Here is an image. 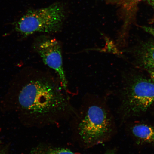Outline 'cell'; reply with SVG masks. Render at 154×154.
<instances>
[{
	"label": "cell",
	"mask_w": 154,
	"mask_h": 154,
	"mask_svg": "<svg viewBox=\"0 0 154 154\" xmlns=\"http://www.w3.org/2000/svg\"><path fill=\"white\" fill-rule=\"evenodd\" d=\"M117 1L120 2V3H122L123 5H126L137 2L140 0H117Z\"/></svg>",
	"instance_id": "obj_10"
},
{
	"label": "cell",
	"mask_w": 154,
	"mask_h": 154,
	"mask_svg": "<svg viewBox=\"0 0 154 154\" xmlns=\"http://www.w3.org/2000/svg\"><path fill=\"white\" fill-rule=\"evenodd\" d=\"M154 102V82L140 78L131 86L126 102L129 112L138 114L147 111Z\"/></svg>",
	"instance_id": "obj_4"
},
{
	"label": "cell",
	"mask_w": 154,
	"mask_h": 154,
	"mask_svg": "<svg viewBox=\"0 0 154 154\" xmlns=\"http://www.w3.org/2000/svg\"><path fill=\"white\" fill-rule=\"evenodd\" d=\"M64 18L62 7L56 4L44 8L29 10L16 23L15 28L25 36L38 32L53 33L61 28Z\"/></svg>",
	"instance_id": "obj_3"
},
{
	"label": "cell",
	"mask_w": 154,
	"mask_h": 154,
	"mask_svg": "<svg viewBox=\"0 0 154 154\" xmlns=\"http://www.w3.org/2000/svg\"><path fill=\"white\" fill-rule=\"evenodd\" d=\"M148 2L154 11V0H148Z\"/></svg>",
	"instance_id": "obj_12"
},
{
	"label": "cell",
	"mask_w": 154,
	"mask_h": 154,
	"mask_svg": "<svg viewBox=\"0 0 154 154\" xmlns=\"http://www.w3.org/2000/svg\"><path fill=\"white\" fill-rule=\"evenodd\" d=\"M134 137L140 142L151 143L154 142V127L144 124H138L132 128Z\"/></svg>",
	"instance_id": "obj_6"
},
{
	"label": "cell",
	"mask_w": 154,
	"mask_h": 154,
	"mask_svg": "<svg viewBox=\"0 0 154 154\" xmlns=\"http://www.w3.org/2000/svg\"><path fill=\"white\" fill-rule=\"evenodd\" d=\"M113 151H108L103 154H114ZM34 154H77L65 148L55 147H39L34 151Z\"/></svg>",
	"instance_id": "obj_8"
},
{
	"label": "cell",
	"mask_w": 154,
	"mask_h": 154,
	"mask_svg": "<svg viewBox=\"0 0 154 154\" xmlns=\"http://www.w3.org/2000/svg\"><path fill=\"white\" fill-rule=\"evenodd\" d=\"M0 154H6V153L4 150L0 149Z\"/></svg>",
	"instance_id": "obj_13"
},
{
	"label": "cell",
	"mask_w": 154,
	"mask_h": 154,
	"mask_svg": "<svg viewBox=\"0 0 154 154\" xmlns=\"http://www.w3.org/2000/svg\"><path fill=\"white\" fill-rule=\"evenodd\" d=\"M143 29L154 37V27L144 26Z\"/></svg>",
	"instance_id": "obj_9"
},
{
	"label": "cell",
	"mask_w": 154,
	"mask_h": 154,
	"mask_svg": "<svg viewBox=\"0 0 154 154\" xmlns=\"http://www.w3.org/2000/svg\"><path fill=\"white\" fill-rule=\"evenodd\" d=\"M142 62L146 68L149 69L154 68V43L146 44L141 53Z\"/></svg>",
	"instance_id": "obj_7"
},
{
	"label": "cell",
	"mask_w": 154,
	"mask_h": 154,
	"mask_svg": "<svg viewBox=\"0 0 154 154\" xmlns=\"http://www.w3.org/2000/svg\"><path fill=\"white\" fill-rule=\"evenodd\" d=\"M149 72L151 77L152 80L154 82V68L149 69Z\"/></svg>",
	"instance_id": "obj_11"
},
{
	"label": "cell",
	"mask_w": 154,
	"mask_h": 154,
	"mask_svg": "<svg viewBox=\"0 0 154 154\" xmlns=\"http://www.w3.org/2000/svg\"><path fill=\"white\" fill-rule=\"evenodd\" d=\"M37 51L43 62L57 73L61 85L66 90L67 81L63 69L61 48L55 38H46L38 44Z\"/></svg>",
	"instance_id": "obj_5"
},
{
	"label": "cell",
	"mask_w": 154,
	"mask_h": 154,
	"mask_svg": "<svg viewBox=\"0 0 154 154\" xmlns=\"http://www.w3.org/2000/svg\"><path fill=\"white\" fill-rule=\"evenodd\" d=\"M57 84L46 79L32 80L20 90L18 102L23 110L48 123H55L75 112Z\"/></svg>",
	"instance_id": "obj_1"
},
{
	"label": "cell",
	"mask_w": 154,
	"mask_h": 154,
	"mask_svg": "<svg viewBox=\"0 0 154 154\" xmlns=\"http://www.w3.org/2000/svg\"><path fill=\"white\" fill-rule=\"evenodd\" d=\"M75 115L76 133L84 147L99 145L110 137L112 131V120L106 108L100 102L88 104Z\"/></svg>",
	"instance_id": "obj_2"
}]
</instances>
